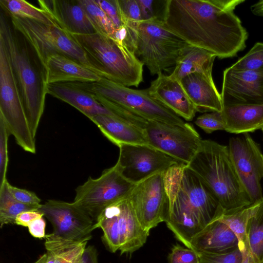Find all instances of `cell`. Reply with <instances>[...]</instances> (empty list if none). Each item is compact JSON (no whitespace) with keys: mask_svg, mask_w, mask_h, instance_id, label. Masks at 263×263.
<instances>
[{"mask_svg":"<svg viewBox=\"0 0 263 263\" xmlns=\"http://www.w3.org/2000/svg\"><path fill=\"white\" fill-rule=\"evenodd\" d=\"M245 0H167L163 21L189 44L219 59L232 58L246 47L248 34L235 8Z\"/></svg>","mask_w":263,"mask_h":263,"instance_id":"obj_1","label":"cell"},{"mask_svg":"<svg viewBox=\"0 0 263 263\" xmlns=\"http://www.w3.org/2000/svg\"><path fill=\"white\" fill-rule=\"evenodd\" d=\"M168 202L165 222L176 237L189 248L192 238L208 224L225 213L200 178L184 164L164 172Z\"/></svg>","mask_w":263,"mask_h":263,"instance_id":"obj_2","label":"cell"},{"mask_svg":"<svg viewBox=\"0 0 263 263\" xmlns=\"http://www.w3.org/2000/svg\"><path fill=\"white\" fill-rule=\"evenodd\" d=\"M0 41L7 51L33 136L44 112L46 84L43 67L25 38L0 15Z\"/></svg>","mask_w":263,"mask_h":263,"instance_id":"obj_3","label":"cell"},{"mask_svg":"<svg viewBox=\"0 0 263 263\" xmlns=\"http://www.w3.org/2000/svg\"><path fill=\"white\" fill-rule=\"evenodd\" d=\"M187 166L209 189L224 214L234 213L253 204L236 172L228 146L211 140H202Z\"/></svg>","mask_w":263,"mask_h":263,"instance_id":"obj_4","label":"cell"},{"mask_svg":"<svg viewBox=\"0 0 263 263\" xmlns=\"http://www.w3.org/2000/svg\"><path fill=\"white\" fill-rule=\"evenodd\" d=\"M101 77L127 87L143 81L142 62L114 39L98 32L70 33Z\"/></svg>","mask_w":263,"mask_h":263,"instance_id":"obj_5","label":"cell"},{"mask_svg":"<svg viewBox=\"0 0 263 263\" xmlns=\"http://www.w3.org/2000/svg\"><path fill=\"white\" fill-rule=\"evenodd\" d=\"M134 32V52L151 74L175 66L178 57L190 45L171 31L163 20L152 18L128 22Z\"/></svg>","mask_w":263,"mask_h":263,"instance_id":"obj_6","label":"cell"},{"mask_svg":"<svg viewBox=\"0 0 263 263\" xmlns=\"http://www.w3.org/2000/svg\"><path fill=\"white\" fill-rule=\"evenodd\" d=\"M8 15L12 25L29 43L43 67L49 57L59 54L73 60L97 73L71 34L58 24L48 25Z\"/></svg>","mask_w":263,"mask_h":263,"instance_id":"obj_7","label":"cell"},{"mask_svg":"<svg viewBox=\"0 0 263 263\" xmlns=\"http://www.w3.org/2000/svg\"><path fill=\"white\" fill-rule=\"evenodd\" d=\"M95 228H100L109 250L130 254L146 242L149 232L141 224L127 197L107 208L98 218Z\"/></svg>","mask_w":263,"mask_h":263,"instance_id":"obj_8","label":"cell"},{"mask_svg":"<svg viewBox=\"0 0 263 263\" xmlns=\"http://www.w3.org/2000/svg\"><path fill=\"white\" fill-rule=\"evenodd\" d=\"M0 117L10 135L25 151L36 153L35 137L30 128L13 68L0 41Z\"/></svg>","mask_w":263,"mask_h":263,"instance_id":"obj_9","label":"cell"},{"mask_svg":"<svg viewBox=\"0 0 263 263\" xmlns=\"http://www.w3.org/2000/svg\"><path fill=\"white\" fill-rule=\"evenodd\" d=\"M90 90L110 102L147 121L182 125L185 122L171 109L152 97L147 89L129 88L106 78L88 83Z\"/></svg>","mask_w":263,"mask_h":263,"instance_id":"obj_10","label":"cell"},{"mask_svg":"<svg viewBox=\"0 0 263 263\" xmlns=\"http://www.w3.org/2000/svg\"><path fill=\"white\" fill-rule=\"evenodd\" d=\"M135 184L126 180L115 165L97 178L89 176L77 186L73 202L96 223L107 208L127 197Z\"/></svg>","mask_w":263,"mask_h":263,"instance_id":"obj_11","label":"cell"},{"mask_svg":"<svg viewBox=\"0 0 263 263\" xmlns=\"http://www.w3.org/2000/svg\"><path fill=\"white\" fill-rule=\"evenodd\" d=\"M148 145L187 165L198 151L202 139L193 126L147 121Z\"/></svg>","mask_w":263,"mask_h":263,"instance_id":"obj_12","label":"cell"},{"mask_svg":"<svg viewBox=\"0 0 263 263\" xmlns=\"http://www.w3.org/2000/svg\"><path fill=\"white\" fill-rule=\"evenodd\" d=\"M228 148L236 172L252 203L262 200L263 154L259 144L245 133L231 138Z\"/></svg>","mask_w":263,"mask_h":263,"instance_id":"obj_13","label":"cell"},{"mask_svg":"<svg viewBox=\"0 0 263 263\" xmlns=\"http://www.w3.org/2000/svg\"><path fill=\"white\" fill-rule=\"evenodd\" d=\"M119 148L115 165L122 175L134 184L182 163L148 144H123Z\"/></svg>","mask_w":263,"mask_h":263,"instance_id":"obj_14","label":"cell"},{"mask_svg":"<svg viewBox=\"0 0 263 263\" xmlns=\"http://www.w3.org/2000/svg\"><path fill=\"white\" fill-rule=\"evenodd\" d=\"M127 197L145 230L149 232L160 223L166 221L169 208L164 172L135 184Z\"/></svg>","mask_w":263,"mask_h":263,"instance_id":"obj_15","label":"cell"},{"mask_svg":"<svg viewBox=\"0 0 263 263\" xmlns=\"http://www.w3.org/2000/svg\"><path fill=\"white\" fill-rule=\"evenodd\" d=\"M37 211L51 223L54 236L63 239L80 242L88 241L95 229V223L74 202L49 199Z\"/></svg>","mask_w":263,"mask_h":263,"instance_id":"obj_16","label":"cell"},{"mask_svg":"<svg viewBox=\"0 0 263 263\" xmlns=\"http://www.w3.org/2000/svg\"><path fill=\"white\" fill-rule=\"evenodd\" d=\"M223 106L232 105H263V71H223L221 93Z\"/></svg>","mask_w":263,"mask_h":263,"instance_id":"obj_17","label":"cell"},{"mask_svg":"<svg viewBox=\"0 0 263 263\" xmlns=\"http://www.w3.org/2000/svg\"><path fill=\"white\" fill-rule=\"evenodd\" d=\"M46 93L72 106L89 119L101 115L118 116L98 102L88 83L47 84Z\"/></svg>","mask_w":263,"mask_h":263,"instance_id":"obj_18","label":"cell"},{"mask_svg":"<svg viewBox=\"0 0 263 263\" xmlns=\"http://www.w3.org/2000/svg\"><path fill=\"white\" fill-rule=\"evenodd\" d=\"M147 89L152 97L181 118L191 121L194 118L196 110L179 81L160 73Z\"/></svg>","mask_w":263,"mask_h":263,"instance_id":"obj_19","label":"cell"},{"mask_svg":"<svg viewBox=\"0 0 263 263\" xmlns=\"http://www.w3.org/2000/svg\"><path fill=\"white\" fill-rule=\"evenodd\" d=\"M38 3L41 9L69 33L90 34L96 32L78 0H40Z\"/></svg>","mask_w":263,"mask_h":263,"instance_id":"obj_20","label":"cell"},{"mask_svg":"<svg viewBox=\"0 0 263 263\" xmlns=\"http://www.w3.org/2000/svg\"><path fill=\"white\" fill-rule=\"evenodd\" d=\"M180 82L196 111H222V98L213 78L195 72L186 76Z\"/></svg>","mask_w":263,"mask_h":263,"instance_id":"obj_21","label":"cell"},{"mask_svg":"<svg viewBox=\"0 0 263 263\" xmlns=\"http://www.w3.org/2000/svg\"><path fill=\"white\" fill-rule=\"evenodd\" d=\"M189 248L205 253H224L238 249V241L230 228L217 218L192 238Z\"/></svg>","mask_w":263,"mask_h":263,"instance_id":"obj_22","label":"cell"},{"mask_svg":"<svg viewBox=\"0 0 263 263\" xmlns=\"http://www.w3.org/2000/svg\"><path fill=\"white\" fill-rule=\"evenodd\" d=\"M46 85L64 82L93 83L102 77L65 55L49 57L43 67Z\"/></svg>","mask_w":263,"mask_h":263,"instance_id":"obj_23","label":"cell"},{"mask_svg":"<svg viewBox=\"0 0 263 263\" xmlns=\"http://www.w3.org/2000/svg\"><path fill=\"white\" fill-rule=\"evenodd\" d=\"M90 120L118 147L123 144H148L145 129L118 116L101 115Z\"/></svg>","mask_w":263,"mask_h":263,"instance_id":"obj_24","label":"cell"},{"mask_svg":"<svg viewBox=\"0 0 263 263\" xmlns=\"http://www.w3.org/2000/svg\"><path fill=\"white\" fill-rule=\"evenodd\" d=\"M221 113L227 132L245 134L263 127V105H224Z\"/></svg>","mask_w":263,"mask_h":263,"instance_id":"obj_25","label":"cell"},{"mask_svg":"<svg viewBox=\"0 0 263 263\" xmlns=\"http://www.w3.org/2000/svg\"><path fill=\"white\" fill-rule=\"evenodd\" d=\"M216 57L207 50L190 45L178 57L170 77L179 82L195 72L212 78V67Z\"/></svg>","mask_w":263,"mask_h":263,"instance_id":"obj_26","label":"cell"},{"mask_svg":"<svg viewBox=\"0 0 263 263\" xmlns=\"http://www.w3.org/2000/svg\"><path fill=\"white\" fill-rule=\"evenodd\" d=\"M262 200L234 213L223 214L218 218L230 228L236 236L238 248L242 256V263H250L247 226L249 219L256 213Z\"/></svg>","mask_w":263,"mask_h":263,"instance_id":"obj_27","label":"cell"},{"mask_svg":"<svg viewBox=\"0 0 263 263\" xmlns=\"http://www.w3.org/2000/svg\"><path fill=\"white\" fill-rule=\"evenodd\" d=\"M250 263H261L263 260V199L256 213L247 226Z\"/></svg>","mask_w":263,"mask_h":263,"instance_id":"obj_28","label":"cell"},{"mask_svg":"<svg viewBox=\"0 0 263 263\" xmlns=\"http://www.w3.org/2000/svg\"><path fill=\"white\" fill-rule=\"evenodd\" d=\"M0 6L9 15L48 25L58 24L45 11L24 0H0Z\"/></svg>","mask_w":263,"mask_h":263,"instance_id":"obj_29","label":"cell"},{"mask_svg":"<svg viewBox=\"0 0 263 263\" xmlns=\"http://www.w3.org/2000/svg\"><path fill=\"white\" fill-rule=\"evenodd\" d=\"M6 179L0 186V226L15 223L17 216L20 213L31 210H37L41 205H28L17 201L11 195L7 186Z\"/></svg>","mask_w":263,"mask_h":263,"instance_id":"obj_30","label":"cell"},{"mask_svg":"<svg viewBox=\"0 0 263 263\" xmlns=\"http://www.w3.org/2000/svg\"><path fill=\"white\" fill-rule=\"evenodd\" d=\"M90 21L96 32L114 39L116 29L95 0H78Z\"/></svg>","mask_w":263,"mask_h":263,"instance_id":"obj_31","label":"cell"},{"mask_svg":"<svg viewBox=\"0 0 263 263\" xmlns=\"http://www.w3.org/2000/svg\"><path fill=\"white\" fill-rule=\"evenodd\" d=\"M230 67L236 70L263 71V43H256L246 54Z\"/></svg>","mask_w":263,"mask_h":263,"instance_id":"obj_32","label":"cell"},{"mask_svg":"<svg viewBox=\"0 0 263 263\" xmlns=\"http://www.w3.org/2000/svg\"><path fill=\"white\" fill-rule=\"evenodd\" d=\"M195 123L208 134L225 129V123L221 112L205 113L198 117Z\"/></svg>","mask_w":263,"mask_h":263,"instance_id":"obj_33","label":"cell"},{"mask_svg":"<svg viewBox=\"0 0 263 263\" xmlns=\"http://www.w3.org/2000/svg\"><path fill=\"white\" fill-rule=\"evenodd\" d=\"M142 20L158 18L163 21L167 0H137Z\"/></svg>","mask_w":263,"mask_h":263,"instance_id":"obj_34","label":"cell"},{"mask_svg":"<svg viewBox=\"0 0 263 263\" xmlns=\"http://www.w3.org/2000/svg\"><path fill=\"white\" fill-rule=\"evenodd\" d=\"M200 263H242V256L239 248L224 253H209L197 251Z\"/></svg>","mask_w":263,"mask_h":263,"instance_id":"obj_35","label":"cell"},{"mask_svg":"<svg viewBox=\"0 0 263 263\" xmlns=\"http://www.w3.org/2000/svg\"><path fill=\"white\" fill-rule=\"evenodd\" d=\"M10 135L5 123L0 117V186L7 179L8 165V141Z\"/></svg>","mask_w":263,"mask_h":263,"instance_id":"obj_36","label":"cell"},{"mask_svg":"<svg viewBox=\"0 0 263 263\" xmlns=\"http://www.w3.org/2000/svg\"><path fill=\"white\" fill-rule=\"evenodd\" d=\"M168 263H200L197 252L191 248L176 245L168 256Z\"/></svg>","mask_w":263,"mask_h":263,"instance_id":"obj_37","label":"cell"},{"mask_svg":"<svg viewBox=\"0 0 263 263\" xmlns=\"http://www.w3.org/2000/svg\"><path fill=\"white\" fill-rule=\"evenodd\" d=\"M124 22H137L142 21L141 10L137 0H117Z\"/></svg>","mask_w":263,"mask_h":263,"instance_id":"obj_38","label":"cell"},{"mask_svg":"<svg viewBox=\"0 0 263 263\" xmlns=\"http://www.w3.org/2000/svg\"><path fill=\"white\" fill-rule=\"evenodd\" d=\"M113 23L116 30L124 26L117 0H95Z\"/></svg>","mask_w":263,"mask_h":263,"instance_id":"obj_39","label":"cell"},{"mask_svg":"<svg viewBox=\"0 0 263 263\" xmlns=\"http://www.w3.org/2000/svg\"><path fill=\"white\" fill-rule=\"evenodd\" d=\"M6 183L8 191L17 201L28 205L41 204V199L34 192L12 185L8 180Z\"/></svg>","mask_w":263,"mask_h":263,"instance_id":"obj_40","label":"cell"},{"mask_svg":"<svg viewBox=\"0 0 263 263\" xmlns=\"http://www.w3.org/2000/svg\"><path fill=\"white\" fill-rule=\"evenodd\" d=\"M43 216V214L37 210L25 211L17 216L15 220V223L21 226L28 227L29 223L32 221Z\"/></svg>","mask_w":263,"mask_h":263,"instance_id":"obj_41","label":"cell"},{"mask_svg":"<svg viewBox=\"0 0 263 263\" xmlns=\"http://www.w3.org/2000/svg\"><path fill=\"white\" fill-rule=\"evenodd\" d=\"M29 232L34 237L43 238L46 236V221L42 217L32 221L28 226Z\"/></svg>","mask_w":263,"mask_h":263,"instance_id":"obj_42","label":"cell"},{"mask_svg":"<svg viewBox=\"0 0 263 263\" xmlns=\"http://www.w3.org/2000/svg\"><path fill=\"white\" fill-rule=\"evenodd\" d=\"M87 241L77 243L68 256L64 263H81L83 252L86 247Z\"/></svg>","mask_w":263,"mask_h":263,"instance_id":"obj_43","label":"cell"},{"mask_svg":"<svg viewBox=\"0 0 263 263\" xmlns=\"http://www.w3.org/2000/svg\"><path fill=\"white\" fill-rule=\"evenodd\" d=\"M81 263H98L97 251L93 246L86 247L82 255Z\"/></svg>","mask_w":263,"mask_h":263,"instance_id":"obj_44","label":"cell"},{"mask_svg":"<svg viewBox=\"0 0 263 263\" xmlns=\"http://www.w3.org/2000/svg\"><path fill=\"white\" fill-rule=\"evenodd\" d=\"M261 130H262V133H263V127H262V128H261Z\"/></svg>","mask_w":263,"mask_h":263,"instance_id":"obj_45","label":"cell"},{"mask_svg":"<svg viewBox=\"0 0 263 263\" xmlns=\"http://www.w3.org/2000/svg\"><path fill=\"white\" fill-rule=\"evenodd\" d=\"M261 263H263V260H262V262Z\"/></svg>","mask_w":263,"mask_h":263,"instance_id":"obj_46","label":"cell"}]
</instances>
